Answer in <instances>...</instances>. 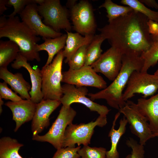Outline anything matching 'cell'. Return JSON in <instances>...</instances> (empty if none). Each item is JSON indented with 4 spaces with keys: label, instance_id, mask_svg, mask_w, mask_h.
Wrapping results in <instances>:
<instances>
[{
    "label": "cell",
    "instance_id": "20",
    "mask_svg": "<svg viewBox=\"0 0 158 158\" xmlns=\"http://www.w3.org/2000/svg\"><path fill=\"white\" fill-rule=\"evenodd\" d=\"M66 31L67 38L63 53L64 57L66 58L64 62L67 63L80 47L90 43L95 35L83 36L77 32Z\"/></svg>",
    "mask_w": 158,
    "mask_h": 158
},
{
    "label": "cell",
    "instance_id": "3",
    "mask_svg": "<svg viewBox=\"0 0 158 158\" xmlns=\"http://www.w3.org/2000/svg\"><path fill=\"white\" fill-rule=\"evenodd\" d=\"M143 64L140 56L133 53L124 54L121 70L112 83L102 90L88 95L92 101L104 99L109 106L119 111L126 104L123 99V90L131 74L134 71H141Z\"/></svg>",
    "mask_w": 158,
    "mask_h": 158
},
{
    "label": "cell",
    "instance_id": "22",
    "mask_svg": "<svg viewBox=\"0 0 158 158\" xmlns=\"http://www.w3.org/2000/svg\"><path fill=\"white\" fill-rule=\"evenodd\" d=\"M67 38V34L55 38H45L44 42L40 44H37L36 50L39 52L42 50L46 51L48 56L47 61L44 66H46L51 63L56 54L64 48Z\"/></svg>",
    "mask_w": 158,
    "mask_h": 158
},
{
    "label": "cell",
    "instance_id": "40",
    "mask_svg": "<svg viewBox=\"0 0 158 158\" xmlns=\"http://www.w3.org/2000/svg\"><path fill=\"white\" fill-rule=\"evenodd\" d=\"M151 36L153 42L158 40V34L154 36H152L151 35Z\"/></svg>",
    "mask_w": 158,
    "mask_h": 158
},
{
    "label": "cell",
    "instance_id": "36",
    "mask_svg": "<svg viewBox=\"0 0 158 158\" xmlns=\"http://www.w3.org/2000/svg\"><path fill=\"white\" fill-rule=\"evenodd\" d=\"M140 1L149 7L154 8L158 10V4L154 0H140Z\"/></svg>",
    "mask_w": 158,
    "mask_h": 158
},
{
    "label": "cell",
    "instance_id": "30",
    "mask_svg": "<svg viewBox=\"0 0 158 158\" xmlns=\"http://www.w3.org/2000/svg\"><path fill=\"white\" fill-rule=\"evenodd\" d=\"M88 45H84L80 47L68 61L67 63L69 69H78L84 66L86 51Z\"/></svg>",
    "mask_w": 158,
    "mask_h": 158
},
{
    "label": "cell",
    "instance_id": "23",
    "mask_svg": "<svg viewBox=\"0 0 158 158\" xmlns=\"http://www.w3.org/2000/svg\"><path fill=\"white\" fill-rule=\"evenodd\" d=\"M19 52V48L13 41H0V67H7L15 60Z\"/></svg>",
    "mask_w": 158,
    "mask_h": 158
},
{
    "label": "cell",
    "instance_id": "37",
    "mask_svg": "<svg viewBox=\"0 0 158 158\" xmlns=\"http://www.w3.org/2000/svg\"><path fill=\"white\" fill-rule=\"evenodd\" d=\"M7 0H0V16H2L3 15L4 13L7 9L6 7Z\"/></svg>",
    "mask_w": 158,
    "mask_h": 158
},
{
    "label": "cell",
    "instance_id": "25",
    "mask_svg": "<svg viewBox=\"0 0 158 158\" xmlns=\"http://www.w3.org/2000/svg\"><path fill=\"white\" fill-rule=\"evenodd\" d=\"M105 40L100 34L94 36L87 48L84 66H90L99 59L102 54L101 45Z\"/></svg>",
    "mask_w": 158,
    "mask_h": 158
},
{
    "label": "cell",
    "instance_id": "19",
    "mask_svg": "<svg viewBox=\"0 0 158 158\" xmlns=\"http://www.w3.org/2000/svg\"><path fill=\"white\" fill-rule=\"evenodd\" d=\"M139 112L149 121L153 133L158 130V92L148 99L139 98L136 103Z\"/></svg>",
    "mask_w": 158,
    "mask_h": 158
},
{
    "label": "cell",
    "instance_id": "15",
    "mask_svg": "<svg viewBox=\"0 0 158 158\" xmlns=\"http://www.w3.org/2000/svg\"><path fill=\"white\" fill-rule=\"evenodd\" d=\"M61 104L60 101L49 99H43L37 104L31 123L32 136L39 135L49 126L50 116Z\"/></svg>",
    "mask_w": 158,
    "mask_h": 158
},
{
    "label": "cell",
    "instance_id": "16",
    "mask_svg": "<svg viewBox=\"0 0 158 158\" xmlns=\"http://www.w3.org/2000/svg\"><path fill=\"white\" fill-rule=\"evenodd\" d=\"M27 60L18 54L16 59L11 64L13 68L18 69L22 67L25 68L29 72L31 83V88L29 92L30 99L35 103H38L43 99L42 91V78L41 70L37 68L33 69Z\"/></svg>",
    "mask_w": 158,
    "mask_h": 158
},
{
    "label": "cell",
    "instance_id": "12",
    "mask_svg": "<svg viewBox=\"0 0 158 158\" xmlns=\"http://www.w3.org/2000/svg\"><path fill=\"white\" fill-rule=\"evenodd\" d=\"M62 82L77 87L89 86L104 89L107 86L103 78L91 66H84L77 70L69 69L62 72Z\"/></svg>",
    "mask_w": 158,
    "mask_h": 158
},
{
    "label": "cell",
    "instance_id": "9",
    "mask_svg": "<svg viewBox=\"0 0 158 158\" xmlns=\"http://www.w3.org/2000/svg\"><path fill=\"white\" fill-rule=\"evenodd\" d=\"M70 8L69 15L73 29L84 36L94 35L97 24L93 8L90 2L81 0Z\"/></svg>",
    "mask_w": 158,
    "mask_h": 158
},
{
    "label": "cell",
    "instance_id": "4",
    "mask_svg": "<svg viewBox=\"0 0 158 158\" xmlns=\"http://www.w3.org/2000/svg\"><path fill=\"white\" fill-rule=\"evenodd\" d=\"M63 50L60 51L49 65L41 70L42 91L44 99L60 101L63 96L62 85Z\"/></svg>",
    "mask_w": 158,
    "mask_h": 158
},
{
    "label": "cell",
    "instance_id": "38",
    "mask_svg": "<svg viewBox=\"0 0 158 158\" xmlns=\"http://www.w3.org/2000/svg\"><path fill=\"white\" fill-rule=\"evenodd\" d=\"M4 104V102L1 97H0V114H1L2 112V106Z\"/></svg>",
    "mask_w": 158,
    "mask_h": 158
},
{
    "label": "cell",
    "instance_id": "17",
    "mask_svg": "<svg viewBox=\"0 0 158 158\" xmlns=\"http://www.w3.org/2000/svg\"><path fill=\"white\" fill-rule=\"evenodd\" d=\"M5 105L12 112L13 120L16 124L14 130L16 132L23 124L32 120L37 103L30 99H22L17 102L9 101L6 103Z\"/></svg>",
    "mask_w": 158,
    "mask_h": 158
},
{
    "label": "cell",
    "instance_id": "24",
    "mask_svg": "<svg viewBox=\"0 0 158 158\" xmlns=\"http://www.w3.org/2000/svg\"><path fill=\"white\" fill-rule=\"evenodd\" d=\"M23 146L15 139L8 136L1 138L0 139V158H24L18 153Z\"/></svg>",
    "mask_w": 158,
    "mask_h": 158
},
{
    "label": "cell",
    "instance_id": "26",
    "mask_svg": "<svg viewBox=\"0 0 158 158\" xmlns=\"http://www.w3.org/2000/svg\"><path fill=\"white\" fill-rule=\"evenodd\" d=\"M104 8L106 10L108 22L119 17L126 16L133 10L129 6L118 5L111 0H105L99 7V8Z\"/></svg>",
    "mask_w": 158,
    "mask_h": 158
},
{
    "label": "cell",
    "instance_id": "13",
    "mask_svg": "<svg viewBox=\"0 0 158 158\" xmlns=\"http://www.w3.org/2000/svg\"><path fill=\"white\" fill-rule=\"evenodd\" d=\"M123 54L118 49L111 47L90 66L95 72L102 73L113 81L121 70Z\"/></svg>",
    "mask_w": 158,
    "mask_h": 158
},
{
    "label": "cell",
    "instance_id": "5",
    "mask_svg": "<svg viewBox=\"0 0 158 158\" xmlns=\"http://www.w3.org/2000/svg\"><path fill=\"white\" fill-rule=\"evenodd\" d=\"M39 13L43 18L44 23L54 30L60 32L61 30L71 32L72 26L68 19L69 12L62 6L59 0H45L38 5Z\"/></svg>",
    "mask_w": 158,
    "mask_h": 158
},
{
    "label": "cell",
    "instance_id": "7",
    "mask_svg": "<svg viewBox=\"0 0 158 158\" xmlns=\"http://www.w3.org/2000/svg\"><path fill=\"white\" fill-rule=\"evenodd\" d=\"M76 113V111L71 106L66 107L62 105L58 116L48 132L43 135L32 136V140L48 142L57 150L62 148L66 128L72 123Z\"/></svg>",
    "mask_w": 158,
    "mask_h": 158
},
{
    "label": "cell",
    "instance_id": "21",
    "mask_svg": "<svg viewBox=\"0 0 158 158\" xmlns=\"http://www.w3.org/2000/svg\"><path fill=\"white\" fill-rule=\"evenodd\" d=\"M121 113L118 111L115 115L112 123V125L109 132L108 136L110 137L111 143L110 150L107 151L106 158H119V153L117 151L118 143L122 136L125 133L126 130V126L128 121L123 116L119 121L118 128L115 129L116 123Z\"/></svg>",
    "mask_w": 158,
    "mask_h": 158
},
{
    "label": "cell",
    "instance_id": "35",
    "mask_svg": "<svg viewBox=\"0 0 158 158\" xmlns=\"http://www.w3.org/2000/svg\"><path fill=\"white\" fill-rule=\"evenodd\" d=\"M147 25L149 33L152 36H154L158 34V22L149 20Z\"/></svg>",
    "mask_w": 158,
    "mask_h": 158
},
{
    "label": "cell",
    "instance_id": "29",
    "mask_svg": "<svg viewBox=\"0 0 158 158\" xmlns=\"http://www.w3.org/2000/svg\"><path fill=\"white\" fill-rule=\"evenodd\" d=\"M107 150L103 147H90L84 145L78 151L82 158H106Z\"/></svg>",
    "mask_w": 158,
    "mask_h": 158
},
{
    "label": "cell",
    "instance_id": "6",
    "mask_svg": "<svg viewBox=\"0 0 158 158\" xmlns=\"http://www.w3.org/2000/svg\"><path fill=\"white\" fill-rule=\"evenodd\" d=\"M107 123V116L99 115L96 120L87 123L69 124L67 127L63 137L62 147H75L82 144L88 145L94 132L95 128L102 127Z\"/></svg>",
    "mask_w": 158,
    "mask_h": 158
},
{
    "label": "cell",
    "instance_id": "39",
    "mask_svg": "<svg viewBox=\"0 0 158 158\" xmlns=\"http://www.w3.org/2000/svg\"><path fill=\"white\" fill-rule=\"evenodd\" d=\"M45 0H33L35 3L39 5H40L44 2Z\"/></svg>",
    "mask_w": 158,
    "mask_h": 158
},
{
    "label": "cell",
    "instance_id": "27",
    "mask_svg": "<svg viewBox=\"0 0 158 158\" xmlns=\"http://www.w3.org/2000/svg\"><path fill=\"white\" fill-rule=\"evenodd\" d=\"M143 61L141 71L147 72L151 67L154 66L158 62V40L153 42L150 48L140 56Z\"/></svg>",
    "mask_w": 158,
    "mask_h": 158
},
{
    "label": "cell",
    "instance_id": "2",
    "mask_svg": "<svg viewBox=\"0 0 158 158\" xmlns=\"http://www.w3.org/2000/svg\"><path fill=\"white\" fill-rule=\"evenodd\" d=\"M6 37L16 43L19 47V54L28 61L41 59L36 50L37 43L40 38L19 17H8L5 15L0 17V38Z\"/></svg>",
    "mask_w": 158,
    "mask_h": 158
},
{
    "label": "cell",
    "instance_id": "1",
    "mask_svg": "<svg viewBox=\"0 0 158 158\" xmlns=\"http://www.w3.org/2000/svg\"><path fill=\"white\" fill-rule=\"evenodd\" d=\"M149 20L144 15L133 10L98 30L111 47L124 54L133 53L140 56L153 42L147 25Z\"/></svg>",
    "mask_w": 158,
    "mask_h": 158
},
{
    "label": "cell",
    "instance_id": "34",
    "mask_svg": "<svg viewBox=\"0 0 158 158\" xmlns=\"http://www.w3.org/2000/svg\"><path fill=\"white\" fill-rule=\"evenodd\" d=\"M7 84L5 81L0 83V97L12 102L18 101L23 99L10 89Z\"/></svg>",
    "mask_w": 158,
    "mask_h": 158
},
{
    "label": "cell",
    "instance_id": "42",
    "mask_svg": "<svg viewBox=\"0 0 158 158\" xmlns=\"http://www.w3.org/2000/svg\"><path fill=\"white\" fill-rule=\"evenodd\" d=\"M154 74L155 75H158V68L156 71L155 72Z\"/></svg>",
    "mask_w": 158,
    "mask_h": 158
},
{
    "label": "cell",
    "instance_id": "11",
    "mask_svg": "<svg viewBox=\"0 0 158 158\" xmlns=\"http://www.w3.org/2000/svg\"><path fill=\"white\" fill-rule=\"evenodd\" d=\"M62 88L63 96L60 101L63 106L69 107L73 103H80L90 111L96 112L102 116H107L110 110L106 106L95 103L87 97L88 90L86 87L65 84L62 85Z\"/></svg>",
    "mask_w": 158,
    "mask_h": 158
},
{
    "label": "cell",
    "instance_id": "10",
    "mask_svg": "<svg viewBox=\"0 0 158 158\" xmlns=\"http://www.w3.org/2000/svg\"><path fill=\"white\" fill-rule=\"evenodd\" d=\"M119 111L127 120L131 132L139 138L140 144L144 146L148 140L154 138L147 119L139 112L136 103L128 100Z\"/></svg>",
    "mask_w": 158,
    "mask_h": 158
},
{
    "label": "cell",
    "instance_id": "31",
    "mask_svg": "<svg viewBox=\"0 0 158 158\" xmlns=\"http://www.w3.org/2000/svg\"><path fill=\"white\" fill-rule=\"evenodd\" d=\"M126 144L131 148L132 151L131 154L127 155L126 158H145L144 145L138 143L132 138L126 140Z\"/></svg>",
    "mask_w": 158,
    "mask_h": 158
},
{
    "label": "cell",
    "instance_id": "32",
    "mask_svg": "<svg viewBox=\"0 0 158 158\" xmlns=\"http://www.w3.org/2000/svg\"><path fill=\"white\" fill-rule=\"evenodd\" d=\"M81 148L80 146L61 148L57 150L52 158H80L78 152Z\"/></svg>",
    "mask_w": 158,
    "mask_h": 158
},
{
    "label": "cell",
    "instance_id": "28",
    "mask_svg": "<svg viewBox=\"0 0 158 158\" xmlns=\"http://www.w3.org/2000/svg\"><path fill=\"white\" fill-rule=\"evenodd\" d=\"M121 3L123 4L130 6L134 10L143 14L149 20L158 22V11H154L148 8L140 1L122 0Z\"/></svg>",
    "mask_w": 158,
    "mask_h": 158
},
{
    "label": "cell",
    "instance_id": "8",
    "mask_svg": "<svg viewBox=\"0 0 158 158\" xmlns=\"http://www.w3.org/2000/svg\"><path fill=\"white\" fill-rule=\"evenodd\" d=\"M158 90V75L147 72L134 71L131 74L123 92V99L126 102L135 94H141L142 97L153 96Z\"/></svg>",
    "mask_w": 158,
    "mask_h": 158
},
{
    "label": "cell",
    "instance_id": "14",
    "mask_svg": "<svg viewBox=\"0 0 158 158\" xmlns=\"http://www.w3.org/2000/svg\"><path fill=\"white\" fill-rule=\"evenodd\" d=\"M22 21L34 30L39 36L45 38H55L63 34L57 32L47 26L43 23L42 18L39 14L38 5L32 2L26 6L20 14Z\"/></svg>",
    "mask_w": 158,
    "mask_h": 158
},
{
    "label": "cell",
    "instance_id": "18",
    "mask_svg": "<svg viewBox=\"0 0 158 158\" xmlns=\"http://www.w3.org/2000/svg\"><path fill=\"white\" fill-rule=\"evenodd\" d=\"M0 78L8 84L23 99H30L29 92L31 86L25 80L21 73L13 74L9 71L7 67H0Z\"/></svg>",
    "mask_w": 158,
    "mask_h": 158
},
{
    "label": "cell",
    "instance_id": "33",
    "mask_svg": "<svg viewBox=\"0 0 158 158\" xmlns=\"http://www.w3.org/2000/svg\"><path fill=\"white\" fill-rule=\"evenodd\" d=\"M32 2V0H7V6H12L14 8L13 11L6 17H13L16 16L17 14H20L22 12L25 7Z\"/></svg>",
    "mask_w": 158,
    "mask_h": 158
},
{
    "label": "cell",
    "instance_id": "41",
    "mask_svg": "<svg viewBox=\"0 0 158 158\" xmlns=\"http://www.w3.org/2000/svg\"><path fill=\"white\" fill-rule=\"evenodd\" d=\"M153 137H158V130L157 131L153 133Z\"/></svg>",
    "mask_w": 158,
    "mask_h": 158
}]
</instances>
